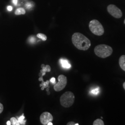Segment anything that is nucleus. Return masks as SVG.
Returning <instances> with one entry per match:
<instances>
[{"mask_svg": "<svg viewBox=\"0 0 125 125\" xmlns=\"http://www.w3.org/2000/svg\"><path fill=\"white\" fill-rule=\"evenodd\" d=\"M50 82H52L53 83H55V78L54 77L52 78L50 80Z\"/></svg>", "mask_w": 125, "mask_h": 125, "instance_id": "nucleus-23", "label": "nucleus"}, {"mask_svg": "<svg viewBox=\"0 0 125 125\" xmlns=\"http://www.w3.org/2000/svg\"><path fill=\"white\" fill-rule=\"evenodd\" d=\"M24 119H25V116H24L23 115H22V116H20L19 118L18 121L20 124H21V125L25 124L26 121H24Z\"/></svg>", "mask_w": 125, "mask_h": 125, "instance_id": "nucleus-16", "label": "nucleus"}, {"mask_svg": "<svg viewBox=\"0 0 125 125\" xmlns=\"http://www.w3.org/2000/svg\"><path fill=\"white\" fill-rule=\"evenodd\" d=\"M107 12L112 16L116 19L121 18L122 16V13L115 5L114 4L109 5L107 7Z\"/></svg>", "mask_w": 125, "mask_h": 125, "instance_id": "nucleus-5", "label": "nucleus"}, {"mask_svg": "<svg viewBox=\"0 0 125 125\" xmlns=\"http://www.w3.org/2000/svg\"><path fill=\"white\" fill-rule=\"evenodd\" d=\"M93 125H104V122L102 120L100 119H97L96 120H95V121H94L93 123Z\"/></svg>", "mask_w": 125, "mask_h": 125, "instance_id": "nucleus-12", "label": "nucleus"}, {"mask_svg": "<svg viewBox=\"0 0 125 125\" xmlns=\"http://www.w3.org/2000/svg\"><path fill=\"white\" fill-rule=\"evenodd\" d=\"M34 4V3L33 2H31V1L27 2L26 4L25 5L26 9H31V8L33 7Z\"/></svg>", "mask_w": 125, "mask_h": 125, "instance_id": "nucleus-17", "label": "nucleus"}, {"mask_svg": "<svg viewBox=\"0 0 125 125\" xmlns=\"http://www.w3.org/2000/svg\"><path fill=\"white\" fill-rule=\"evenodd\" d=\"M10 121L11 123V125H20V124L18 120H17L15 118L12 117L10 119Z\"/></svg>", "mask_w": 125, "mask_h": 125, "instance_id": "nucleus-14", "label": "nucleus"}, {"mask_svg": "<svg viewBox=\"0 0 125 125\" xmlns=\"http://www.w3.org/2000/svg\"><path fill=\"white\" fill-rule=\"evenodd\" d=\"M37 37L38 38L41 39L42 40H43V41H46V40H47V37H46V36L45 34H43V33H38V34L37 35Z\"/></svg>", "mask_w": 125, "mask_h": 125, "instance_id": "nucleus-13", "label": "nucleus"}, {"mask_svg": "<svg viewBox=\"0 0 125 125\" xmlns=\"http://www.w3.org/2000/svg\"><path fill=\"white\" fill-rule=\"evenodd\" d=\"M14 13L16 15H19L21 14H25L26 13V10L24 8H19L15 10Z\"/></svg>", "mask_w": 125, "mask_h": 125, "instance_id": "nucleus-10", "label": "nucleus"}, {"mask_svg": "<svg viewBox=\"0 0 125 125\" xmlns=\"http://www.w3.org/2000/svg\"><path fill=\"white\" fill-rule=\"evenodd\" d=\"M67 125H76V123L74 122H72V121H70V122H69L67 124Z\"/></svg>", "mask_w": 125, "mask_h": 125, "instance_id": "nucleus-21", "label": "nucleus"}, {"mask_svg": "<svg viewBox=\"0 0 125 125\" xmlns=\"http://www.w3.org/2000/svg\"><path fill=\"white\" fill-rule=\"evenodd\" d=\"M3 110V105L0 103V114H1Z\"/></svg>", "mask_w": 125, "mask_h": 125, "instance_id": "nucleus-20", "label": "nucleus"}, {"mask_svg": "<svg viewBox=\"0 0 125 125\" xmlns=\"http://www.w3.org/2000/svg\"><path fill=\"white\" fill-rule=\"evenodd\" d=\"M99 92V89L98 88L97 89H93L91 91V93H92L93 94H98Z\"/></svg>", "mask_w": 125, "mask_h": 125, "instance_id": "nucleus-18", "label": "nucleus"}, {"mask_svg": "<svg viewBox=\"0 0 125 125\" xmlns=\"http://www.w3.org/2000/svg\"><path fill=\"white\" fill-rule=\"evenodd\" d=\"M53 125V124L52 123V122H49L48 123V124H47V125Z\"/></svg>", "mask_w": 125, "mask_h": 125, "instance_id": "nucleus-26", "label": "nucleus"}, {"mask_svg": "<svg viewBox=\"0 0 125 125\" xmlns=\"http://www.w3.org/2000/svg\"><path fill=\"white\" fill-rule=\"evenodd\" d=\"M124 24H125V20H124Z\"/></svg>", "mask_w": 125, "mask_h": 125, "instance_id": "nucleus-28", "label": "nucleus"}, {"mask_svg": "<svg viewBox=\"0 0 125 125\" xmlns=\"http://www.w3.org/2000/svg\"><path fill=\"white\" fill-rule=\"evenodd\" d=\"M42 81V84H40V86H42L41 89L43 90L44 89V88H47V87H48V84L49 83V81H47L46 82H44L43 81V79Z\"/></svg>", "mask_w": 125, "mask_h": 125, "instance_id": "nucleus-15", "label": "nucleus"}, {"mask_svg": "<svg viewBox=\"0 0 125 125\" xmlns=\"http://www.w3.org/2000/svg\"><path fill=\"white\" fill-rule=\"evenodd\" d=\"M7 9H8V11H11L13 10V8H12V6H8V8H7Z\"/></svg>", "mask_w": 125, "mask_h": 125, "instance_id": "nucleus-22", "label": "nucleus"}, {"mask_svg": "<svg viewBox=\"0 0 125 125\" xmlns=\"http://www.w3.org/2000/svg\"><path fill=\"white\" fill-rule=\"evenodd\" d=\"M113 49L110 46L102 44L95 46L94 52L96 56L99 58H105L109 57L113 53Z\"/></svg>", "mask_w": 125, "mask_h": 125, "instance_id": "nucleus-2", "label": "nucleus"}, {"mask_svg": "<svg viewBox=\"0 0 125 125\" xmlns=\"http://www.w3.org/2000/svg\"><path fill=\"white\" fill-rule=\"evenodd\" d=\"M35 40H36V39L34 38L31 37V38L29 39V42H30L31 43H34L35 42Z\"/></svg>", "mask_w": 125, "mask_h": 125, "instance_id": "nucleus-19", "label": "nucleus"}, {"mask_svg": "<svg viewBox=\"0 0 125 125\" xmlns=\"http://www.w3.org/2000/svg\"><path fill=\"white\" fill-rule=\"evenodd\" d=\"M89 28L90 31L97 36H102L104 33V29L102 24L96 20L90 21Z\"/></svg>", "mask_w": 125, "mask_h": 125, "instance_id": "nucleus-4", "label": "nucleus"}, {"mask_svg": "<svg viewBox=\"0 0 125 125\" xmlns=\"http://www.w3.org/2000/svg\"><path fill=\"white\" fill-rule=\"evenodd\" d=\"M123 88H124V89L125 90V82H124V83H123Z\"/></svg>", "mask_w": 125, "mask_h": 125, "instance_id": "nucleus-27", "label": "nucleus"}, {"mask_svg": "<svg viewBox=\"0 0 125 125\" xmlns=\"http://www.w3.org/2000/svg\"><path fill=\"white\" fill-rule=\"evenodd\" d=\"M41 67L42 68V70L40 71L41 73H44V72H50L51 70V67L49 65H46L45 67V65L44 64H42L41 65Z\"/></svg>", "mask_w": 125, "mask_h": 125, "instance_id": "nucleus-11", "label": "nucleus"}, {"mask_svg": "<svg viewBox=\"0 0 125 125\" xmlns=\"http://www.w3.org/2000/svg\"><path fill=\"white\" fill-rule=\"evenodd\" d=\"M60 62L62 67L65 69H69L71 67L70 63L68 62V61L64 59H61L60 60Z\"/></svg>", "mask_w": 125, "mask_h": 125, "instance_id": "nucleus-8", "label": "nucleus"}, {"mask_svg": "<svg viewBox=\"0 0 125 125\" xmlns=\"http://www.w3.org/2000/svg\"><path fill=\"white\" fill-rule=\"evenodd\" d=\"M75 101L74 94L71 91L65 92L61 96L60 102L61 105L64 107H69L73 104Z\"/></svg>", "mask_w": 125, "mask_h": 125, "instance_id": "nucleus-3", "label": "nucleus"}, {"mask_svg": "<svg viewBox=\"0 0 125 125\" xmlns=\"http://www.w3.org/2000/svg\"><path fill=\"white\" fill-rule=\"evenodd\" d=\"M40 121L43 125H47L49 122L53 121V116L49 112H44L40 115Z\"/></svg>", "mask_w": 125, "mask_h": 125, "instance_id": "nucleus-7", "label": "nucleus"}, {"mask_svg": "<svg viewBox=\"0 0 125 125\" xmlns=\"http://www.w3.org/2000/svg\"><path fill=\"white\" fill-rule=\"evenodd\" d=\"M72 42L76 48L80 50L86 51L91 46V42L89 39L79 32H76L73 34Z\"/></svg>", "mask_w": 125, "mask_h": 125, "instance_id": "nucleus-1", "label": "nucleus"}, {"mask_svg": "<svg viewBox=\"0 0 125 125\" xmlns=\"http://www.w3.org/2000/svg\"><path fill=\"white\" fill-rule=\"evenodd\" d=\"M7 125H11V121H8L7 122Z\"/></svg>", "mask_w": 125, "mask_h": 125, "instance_id": "nucleus-25", "label": "nucleus"}, {"mask_svg": "<svg viewBox=\"0 0 125 125\" xmlns=\"http://www.w3.org/2000/svg\"><path fill=\"white\" fill-rule=\"evenodd\" d=\"M13 2L14 5H17L18 3V0H13Z\"/></svg>", "mask_w": 125, "mask_h": 125, "instance_id": "nucleus-24", "label": "nucleus"}, {"mask_svg": "<svg viewBox=\"0 0 125 125\" xmlns=\"http://www.w3.org/2000/svg\"><path fill=\"white\" fill-rule=\"evenodd\" d=\"M58 82L54 86V89L56 91H60L63 89L67 84V77L63 75L58 76Z\"/></svg>", "mask_w": 125, "mask_h": 125, "instance_id": "nucleus-6", "label": "nucleus"}, {"mask_svg": "<svg viewBox=\"0 0 125 125\" xmlns=\"http://www.w3.org/2000/svg\"><path fill=\"white\" fill-rule=\"evenodd\" d=\"M119 63L121 69L125 72V55H122L120 58Z\"/></svg>", "mask_w": 125, "mask_h": 125, "instance_id": "nucleus-9", "label": "nucleus"}]
</instances>
